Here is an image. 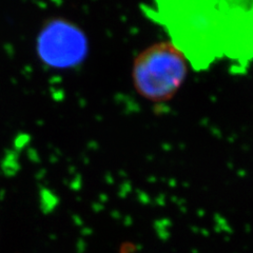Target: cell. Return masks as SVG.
I'll return each mask as SVG.
<instances>
[{"label": "cell", "instance_id": "obj_1", "mask_svg": "<svg viewBox=\"0 0 253 253\" xmlns=\"http://www.w3.org/2000/svg\"><path fill=\"white\" fill-rule=\"evenodd\" d=\"M144 12L166 31L194 70H207L224 58L216 0H153Z\"/></svg>", "mask_w": 253, "mask_h": 253}, {"label": "cell", "instance_id": "obj_2", "mask_svg": "<svg viewBox=\"0 0 253 253\" xmlns=\"http://www.w3.org/2000/svg\"><path fill=\"white\" fill-rule=\"evenodd\" d=\"M189 66L183 52L170 41L155 42L138 53L133 61L134 88L148 101L167 102L184 84Z\"/></svg>", "mask_w": 253, "mask_h": 253}, {"label": "cell", "instance_id": "obj_3", "mask_svg": "<svg viewBox=\"0 0 253 253\" xmlns=\"http://www.w3.org/2000/svg\"><path fill=\"white\" fill-rule=\"evenodd\" d=\"M41 58L55 68H68L81 62L86 53L84 34L65 19H54L43 27L38 36Z\"/></svg>", "mask_w": 253, "mask_h": 253}]
</instances>
